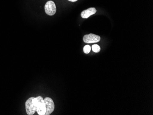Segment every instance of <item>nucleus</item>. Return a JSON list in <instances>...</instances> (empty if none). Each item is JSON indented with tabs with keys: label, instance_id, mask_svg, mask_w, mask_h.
Segmentation results:
<instances>
[{
	"label": "nucleus",
	"instance_id": "nucleus-1",
	"mask_svg": "<svg viewBox=\"0 0 153 115\" xmlns=\"http://www.w3.org/2000/svg\"><path fill=\"white\" fill-rule=\"evenodd\" d=\"M34 105L36 108V111L39 115H45V107L42 97L39 96L33 99Z\"/></svg>",
	"mask_w": 153,
	"mask_h": 115
},
{
	"label": "nucleus",
	"instance_id": "nucleus-2",
	"mask_svg": "<svg viewBox=\"0 0 153 115\" xmlns=\"http://www.w3.org/2000/svg\"><path fill=\"white\" fill-rule=\"evenodd\" d=\"M34 98L32 97L26 101V111L27 114L28 115H33L36 111V108L33 102V99Z\"/></svg>",
	"mask_w": 153,
	"mask_h": 115
},
{
	"label": "nucleus",
	"instance_id": "nucleus-3",
	"mask_svg": "<svg viewBox=\"0 0 153 115\" xmlns=\"http://www.w3.org/2000/svg\"><path fill=\"white\" fill-rule=\"evenodd\" d=\"M45 107V115H49L53 112L55 105L53 100L49 97H46L44 99Z\"/></svg>",
	"mask_w": 153,
	"mask_h": 115
},
{
	"label": "nucleus",
	"instance_id": "nucleus-4",
	"mask_svg": "<svg viewBox=\"0 0 153 115\" xmlns=\"http://www.w3.org/2000/svg\"><path fill=\"white\" fill-rule=\"evenodd\" d=\"M45 10L46 14L49 16H53L56 13V6L52 1H47L45 6Z\"/></svg>",
	"mask_w": 153,
	"mask_h": 115
},
{
	"label": "nucleus",
	"instance_id": "nucleus-5",
	"mask_svg": "<svg viewBox=\"0 0 153 115\" xmlns=\"http://www.w3.org/2000/svg\"><path fill=\"white\" fill-rule=\"evenodd\" d=\"M83 40L86 43H97L100 41V37L93 33H90L89 35H85L83 36Z\"/></svg>",
	"mask_w": 153,
	"mask_h": 115
},
{
	"label": "nucleus",
	"instance_id": "nucleus-6",
	"mask_svg": "<svg viewBox=\"0 0 153 115\" xmlns=\"http://www.w3.org/2000/svg\"><path fill=\"white\" fill-rule=\"evenodd\" d=\"M96 10L94 7H90L82 12L81 16L83 19H88L90 16L95 14Z\"/></svg>",
	"mask_w": 153,
	"mask_h": 115
},
{
	"label": "nucleus",
	"instance_id": "nucleus-7",
	"mask_svg": "<svg viewBox=\"0 0 153 115\" xmlns=\"http://www.w3.org/2000/svg\"><path fill=\"white\" fill-rule=\"evenodd\" d=\"M92 49L93 51L94 52H96V53L100 52V46L98 45H93L92 46Z\"/></svg>",
	"mask_w": 153,
	"mask_h": 115
},
{
	"label": "nucleus",
	"instance_id": "nucleus-8",
	"mask_svg": "<svg viewBox=\"0 0 153 115\" xmlns=\"http://www.w3.org/2000/svg\"><path fill=\"white\" fill-rule=\"evenodd\" d=\"M91 50V47L90 45H86L83 48V51L85 54H88Z\"/></svg>",
	"mask_w": 153,
	"mask_h": 115
},
{
	"label": "nucleus",
	"instance_id": "nucleus-9",
	"mask_svg": "<svg viewBox=\"0 0 153 115\" xmlns=\"http://www.w3.org/2000/svg\"><path fill=\"white\" fill-rule=\"evenodd\" d=\"M69 1H71V2H75V1H77L78 0H68Z\"/></svg>",
	"mask_w": 153,
	"mask_h": 115
}]
</instances>
